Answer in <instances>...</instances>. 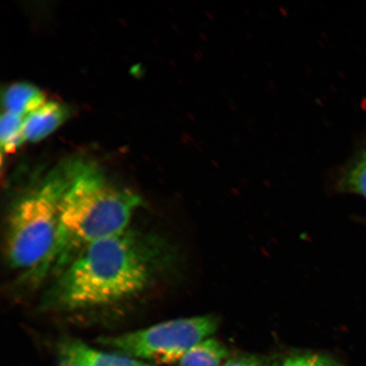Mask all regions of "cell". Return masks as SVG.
Segmentation results:
<instances>
[{
	"mask_svg": "<svg viewBox=\"0 0 366 366\" xmlns=\"http://www.w3.org/2000/svg\"><path fill=\"white\" fill-rule=\"evenodd\" d=\"M69 181L67 158L31 182L8 214L6 256L16 271L34 272L53 248Z\"/></svg>",
	"mask_w": 366,
	"mask_h": 366,
	"instance_id": "obj_3",
	"label": "cell"
},
{
	"mask_svg": "<svg viewBox=\"0 0 366 366\" xmlns=\"http://www.w3.org/2000/svg\"><path fill=\"white\" fill-rule=\"evenodd\" d=\"M222 366H264V364L258 357L247 355L230 360Z\"/></svg>",
	"mask_w": 366,
	"mask_h": 366,
	"instance_id": "obj_13",
	"label": "cell"
},
{
	"mask_svg": "<svg viewBox=\"0 0 366 366\" xmlns=\"http://www.w3.org/2000/svg\"><path fill=\"white\" fill-rule=\"evenodd\" d=\"M276 366H340L329 357L320 354H304L290 357Z\"/></svg>",
	"mask_w": 366,
	"mask_h": 366,
	"instance_id": "obj_11",
	"label": "cell"
},
{
	"mask_svg": "<svg viewBox=\"0 0 366 366\" xmlns=\"http://www.w3.org/2000/svg\"><path fill=\"white\" fill-rule=\"evenodd\" d=\"M59 366H90L69 347L66 341L59 345Z\"/></svg>",
	"mask_w": 366,
	"mask_h": 366,
	"instance_id": "obj_12",
	"label": "cell"
},
{
	"mask_svg": "<svg viewBox=\"0 0 366 366\" xmlns=\"http://www.w3.org/2000/svg\"><path fill=\"white\" fill-rule=\"evenodd\" d=\"M337 186L341 191L366 199V148L342 169Z\"/></svg>",
	"mask_w": 366,
	"mask_h": 366,
	"instance_id": "obj_9",
	"label": "cell"
},
{
	"mask_svg": "<svg viewBox=\"0 0 366 366\" xmlns=\"http://www.w3.org/2000/svg\"><path fill=\"white\" fill-rule=\"evenodd\" d=\"M2 102L4 112L26 117L47 100L38 86L29 82H16L4 90Z\"/></svg>",
	"mask_w": 366,
	"mask_h": 366,
	"instance_id": "obj_6",
	"label": "cell"
},
{
	"mask_svg": "<svg viewBox=\"0 0 366 366\" xmlns=\"http://www.w3.org/2000/svg\"><path fill=\"white\" fill-rule=\"evenodd\" d=\"M67 162L69 181L56 241L44 262L23 276L34 285L49 274L56 277L90 245L129 228L143 204L134 192L109 180L93 160L71 157Z\"/></svg>",
	"mask_w": 366,
	"mask_h": 366,
	"instance_id": "obj_2",
	"label": "cell"
},
{
	"mask_svg": "<svg viewBox=\"0 0 366 366\" xmlns=\"http://www.w3.org/2000/svg\"><path fill=\"white\" fill-rule=\"evenodd\" d=\"M25 117L4 112L0 120V144L4 152L13 153L25 143Z\"/></svg>",
	"mask_w": 366,
	"mask_h": 366,
	"instance_id": "obj_10",
	"label": "cell"
},
{
	"mask_svg": "<svg viewBox=\"0 0 366 366\" xmlns=\"http://www.w3.org/2000/svg\"><path fill=\"white\" fill-rule=\"evenodd\" d=\"M70 111L66 104L46 102L25 117L26 141L36 143L51 135L67 121Z\"/></svg>",
	"mask_w": 366,
	"mask_h": 366,
	"instance_id": "obj_5",
	"label": "cell"
},
{
	"mask_svg": "<svg viewBox=\"0 0 366 366\" xmlns=\"http://www.w3.org/2000/svg\"><path fill=\"white\" fill-rule=\"evenodd\" d=\"M228 351L222 343L207 338L192 347L180 360V366H222Z\"/></svg>",
	"mask_w": 366,
	"mask_h": 366,
	"instance_id": "obj_8",
	"label": "cell"
},
{
	"mask_svg": "<svg viewBox=\"0 0 366 366\" xmlns=\"http://www.w3.org/2000/svg\"><path fill=\"white\" fill-rule=\"evenodd\" d=\"M218 325L219 320L212 315L170 320L141 330L100 337L97 342L114 353L172 365L180 362L192 347L209 338Z\"/></svg>",
	"mask_w": 366,
	"mask_h": 366,
	"instance_id": "obj_4",
	"label": "cell"
},
{
	"mask_svg": "<svg viewBox=\"0 0 366 366\" xmlns=\"http://www.w3.org/2000/svg\"><path fill=\"white\" fill-rule=\"evenodd\" d=\"M69 347L90 366H153L118 353L94 349L79 340H66Z\"/></svg>",
	"mask_w": 366,
	"mask_h": 366,
	"instance_id": "obj_7",
	"label": "cell"
},
{
	"mask_svg": "<svg viewBox=\"0 0 366 366\" xmlns=\"http://www.w3.org/2000/svg\"><path fill=\"white\" fill-rule=\"evenodd\" d=\"M175 258L162 239L127 228L77 255L44 292L40 310L71 313L124 303L152 287Z\"/></svg>",
	"mask_w": 366,
	"mask_h": 366,
	"instance_id": "obj_1",
	"label": "cell"
}]
</instances>
